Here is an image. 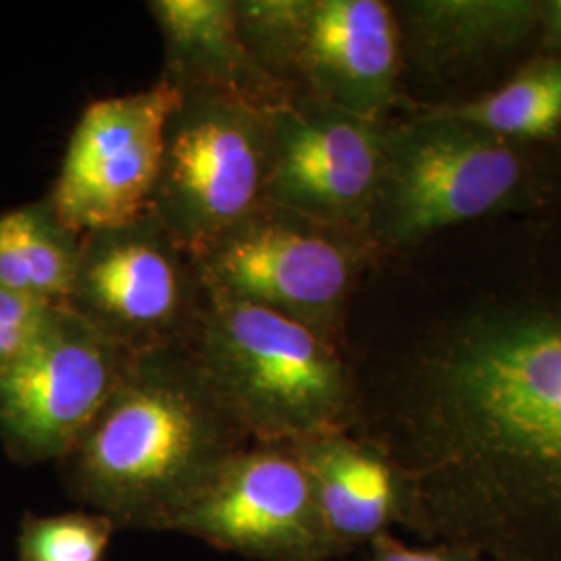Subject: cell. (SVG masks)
<instances>
[{"instance_id": "cell-16", "label": "cell", "mask_w": 561, "mask_h": 561, "mask_svg": "<svg viewBox=\"0 0 561 561\" xmlns=\"http://www.w3.org/2000/svg\"><path fill=\"white\" fill-rule=\"evenodd\" d=\"M81 236L60 221L50 201L0 215V287L67 306L80 262Z\"/></svg>"}, {"instance_id": "cell-6", "label": "cell", "mask_w": 561, "mask_h": 561, "mask_svg": "<svg viewBox=\"0 0 561 561\" xmlns=\"http://www.w3.org/2000/svg\"><path fill=\"white\" fill-rule=\"evenodd\" d=\"M268 106L183 88L171 111L150 213L192 256L264 202Z\"/></svg>"}, {"instance_id": "cell-7", "label": "cell", "mask_w": 561, "mask_h": 561, "mask_svg": "<svg viewBox=\"0 0 561 561\" xmlns=\"http://www.w3.org/2000/svg\"><path fill=\"white\" fill-rule=\"evenodd\" d=\"M206 304L194 256L152 213L81 236L67 308L129 354L187 345Z\"/></svg>"}, {"instance_id": "cell-5", "label": "cell", "mask_w": 561, "mask_h": 561, "mask_svg": "<svg viewBox=\"0 0 561 561\" xmlns=\"http://www.w3.org/2000/svg\"><path fill=\"white\" fill-rule=\"evenodd\" d=\"M379 256L358 231L262 202L194 262L208 294L275 310L341 343L352 300Z\"/></svg>"}, {"instance_id": "cell-17", "label": "cell", "mask_w": 561, "mask_h": 561, "mask_svg": "<svg viewBox=\"0 0 561 561\" xmlns=\"http://www.w3.org/2000/svg\"><path fill=\"white\" fill-rule=\"evenodd\" d=\"M431 113L481 125L510 140L560 146L561 57H535L481 101Z\"/></svg>"}, {"instance_id": "cell-19", "label": "cell", "mask_w": 561, "mask_h": 561, "mask_svg": "<svg viewBox=\"0 0 561 561\" xmlns=\"http://www.w3.org/2000/svg\"><path fill=\"white\" fill-rule=\"evenodd\" d=\"M115 526L101 514L76 512L27 518L20 537L21 561H102Z\"/></svg>"}, {"instance_id": "cell-15", "label": "cell", "mask_w": 561, "mask_h": 561, "mask_svg": "<svg viewBox=\"0 0 561 561\" xmlns=\"http://www.w3.org/2000/svg\"><path fill=\"white\" fill-rule=\"evenodd\" d=\"M164 42L162 78L175 88H213L273 106L291 96L241 42L236 0H150Z\"/></svg>"}, {"instance_id": "cell-14", "label": "cell", "mask_w": 561, "mask_h": 561, "mask_svg": "<svg viewBox=\"0 0 561 561\" xmlns=\"http://www.w3.org/2000/svg\"><path fill=\"white\" fill-rule=\"evenodd\" d=\"M340 560L401 526L422 537V510L412 477L379 445L352 431H329L294 443Z\"/></svg>"}, {"instance_id": "cell-18", "label": "cell", "mask_w": 561, "mask_h": 561, "mask_svg": "<svg viewBox=\"0 0 561 561\" xmlns=\"http://www.w3.org/2000/svg\"><path fill=\"white\" fill-rule=\"evenodd\" d=\"M306 0H236L241 42L262 71L291 94V60Z\"/></svg>"}, {"instance_id": "cell-22", "label": "cell", "mask_w": 561, "mask_h": 561, "mask_svg": "<svg viewBox=\"0 0 561 561\" xmlns=\"http://www.w3.org/2000/svg\"><path fill=\"white\" fill-rule=\"evenodd\" d=\"M539 57H561V0H541Z\"/></svg>"}, {"instance_id": "cell-21", "label": "cell", "mask_w": 561, "mask_h": 561, "mask_svg": "<svg viewBox=\"0 0 561 561\" xmlns=\"http://www.w3.org/2000/svg\"><path fill=\"white\" fill-rule=\"evenodd\" d=\"M343 561H486L472 549L451 542H426L424 547H410L391 533L377 537L360 551V558Z\"/></svg>"}, {"instance_id": "cell-1", "label": "cell", "mask_w": 561, "mask_h": 561, "mask_svg": "<svg viewBox=\"0 0 561 561\" xmlns=\"http://www.w3.org/2000/svg\"><path fill=\"white\" fill-rule=\"evenodd\" d=\"M341 345L350 431L412 477L421 541L561 561V208L381 254Z\"/></svg>"}, {"instance_id": "cell-11", "label": "cell", "mask_w": 561, "mask_h": 561, "mask_svg": "<svg viewBox=\"0 0 561 561\" xmlns=\"http://www.w3.org/2000/svg\"><path fill=\"white\" fill-rule=\"evenodd\" d=\"M389 121L366 119L304 94L268 106L264 202L366 236Z\"/></svg>"}, {"instance_id": "cell-13", "label": "cell", "mask_w": 561, "mask_h": 561, "mask_svg": "<svg viewBox=\"0 0 561 561\" xmlns=\"http://www.w3.org/2000/svg\"><path fill=\"white\" fill-rule=\"evenodd\" d=\"M289 88L366 119L401 115L400 25L391 2L306 0Z\"/></svg>"}, {"instance_id": "cell-23", "label": "cell", "mask_w": 561, "mask_h": 561, "mask_svg": "<svg viewBox=\"0 0 561 561\" xmlns=\"http://www.w3.org/2000/svg\"><path fill=\"white\" fill-rule=\"evenodd\" d=\"M560 150H561V144H560Z\"/></svg>"}, {"instance_id": "cell-4", "label": "cell", "mask_w": 561, "mask_h": 561, "mask_svg": "<svg viewBox=\"0 0 561 561\" xmlns=\"http://www.w3.org/2000/svg\"><path fill=\"white\" fill-rule=\"evenodd\" d=\"M187 347L252 442L350 431L354 385L345 352L308 324L206 291Z\"/></svg>"}, {"instance_id": "cell-2", "label": "cell", "mask_w": 561, "mask_h": 561, "mask_svg": "<svg viewBox=\"0 0 561 561\" xmlns=\"http://www.w3.org/2000/svg\"><path fill=\"white\" fill-rule=\"evenodd\" d=\"M252 442L187 345L129 354L111 396L60 460L65 484L117 530L167 533Z\"/></svg>"}, {"instance_id": "cell-9", "label": "cell", "mask_w": 561, "mask_h": 561, "mask_svg": "<svg viewBox=\"0 0 561 561\" xmlns=\"http://www.w3.org/2000/svg\"><path fill=\"white\" fill-rule=\"evenodd\" d=\"M129 352L67 306L0 368V443L20 463L60 461L111 396Z\"/></svg>"}, {"instance_id": "cell-3", "label": "cell", "mask_w": 561, "mask_h": 561, "mask_svg": "<svg viewBox=\"0 0 561 561\" xmlns=\"http://www.w3.org/2000/svg\"><path fill=\"white\" fill-rule=\"evenodd\" d=\"M561 208L560 146L510 140L439 113L389 121L366 238L379 254L479 222Z\"/></svg>"}, {"instance_id": "cell-10", "label": "cell", "mask_w": 561, "mask_h": 561, "mask_svg": "<svg viewBox=\"0 0 561 561\" xmlns=\"http://www.w3.org/2000/svg\"><path fill=\"white\" fill-rule=\"evenodd\" d=\"M167 533L252 561L340 560L294 443H248Z\"/></svg>"}, {"instance_id": "cell-8", "label": "cell", "mask_w": 561, "mask_h": 561, "mask_svg": "<svg viewBox=\"0 0 561 561\" xmlns=\"http://www.w3.org/2000/svg\"><path fill=\"white\" fill-rule=\"evenodd\" d=\"M401 113L481 101L539 57L541 0H396Z\"/></svg>"}, {"instance_id": "cell-12", "label": "cell", "mask_w": 561, "mask_h": 561, "mask_svg": "<svg viewBox=\"0 0 561 561\" xmlns=\"http://www.w3.org/2000/svg\"><path fill=\"white\" fill-rule=\"evenodd\" d=\"M178 101L180 88L161 78L85 106L48 198L60 221L88 236L150 213L164 125Z\"/></svg>"}, {"instance_id": "cell-20", "label": "cell", "mask_w": 561, "mask_h": 561, "mask_svg": "<svg viewBox=\"0 0 561 561\" xmlns=\"http://www.w3.org/2000/svg\"><path fill=\"white\" fill-rule=\"evenodd\" d=\"M55 308L0 287V368L15 360L41 335Z\"/></svg>"}]
</instances>
